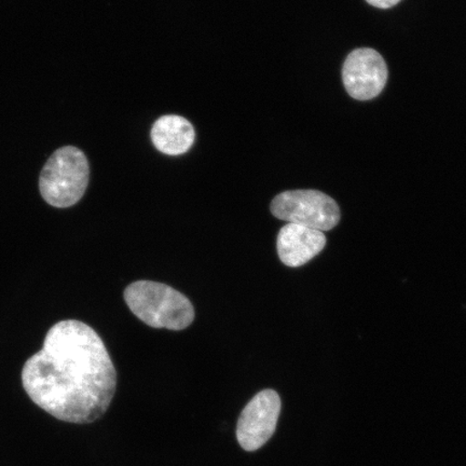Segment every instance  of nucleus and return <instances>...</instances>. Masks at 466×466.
Here are the masks:
<instances>
[{
    "label": "nucleus",
    "instance_id": "39448f33",
    "mask_svg": "<svg viewBox=\"0 0 466 466\" xmlns=\"http://www.w3.org/2000/svg\"><path fill=\"white\" fill-rule=\"evenodd\" d=\"M281 399L273 390L256 394L238 418L237 439L246 451L260 450L276 432Z\"/></svg>",
    "mask_w": 466,
    "mask_h": 466
},
{
    "label": "nucleus",
    "instance_id": "f03ea898",
    "mask_svg": "<svg viewBox=\"0 0 466 466\" xmlns=\"http://www.w3.org/2000/svg\"><path fill=\"white\" fill-rule=\"evenodd\" d=\"M134 316L154 329L183 330L194 322L195 308L178 290L153 281H137L125 290Z\"/></svg>",
    "mask_w": 466,
    "mask_h": 466
},
{
    "label": "nucleus",
    "instance_id": "1a4fd4ad",
    "mask_svg": "<svg viewBox=\"0 0 466 466\" xmlns=\"http://www.w3.org/2000/svg\"><path fill=\"white\" fill-rule=\"evenodd\" d=\"M366 2L379 9H389L398 5L400 0H366Z\"/></svg>",
    "mask_w": 466,
    "mask_h": 466
},
{
    "label": "nucleus",
    "instance_id": "f257e3e1",
    "mask_svg": "<svg viewBox=\"0 0 466 466\" xmlns=\"http://www.w3.org/2000/svg\"><path fill=\"white\" fill-rule=\"evenodd\" d=\"M22 383L29 399L57 420L86 424L108 410L116 372L96 331L66 319L52 326L43 349L26 360Z\"/></svg>",
    "mask_w": 466,
    "mask_h": 466
},
{
    "label": "nucleus",
    "instance_id": "20e7f679",
    "mask_svg": "<svg viewBox=\"0 0 466 466\" xmlns=\"http://www.w3.org/2000/svg\"><path fill=\"white\" fill-rule=\"evenodd\" d=\"M273 217L308 228L329 231L339 223L338 204L319 190H289L278 195L270 204Z\"/></svg>",
    "mask_w": 466,
    "mask_h": 466
},
{
    "label": "nucleus",
    "instance_id": "7ed1b4c3",
    "mask_svg": "<svg viewBox=\"0 0 466 466\" xmlns=\"http://www.w3.org/2000/svg\"><path fill=\"white\" fill-rule=\"evenodd\" d=\"M89 175V163L83 151L66 146L46 161L39 178L40 194L51 207L71 208L84 197Z\"/></svg>",
    "mask_w": 466,
    "mask_h": 466
},
{
    "label": "nucleus",
    "instance_id": "6e6552de",
    "mask_svg": "<svg viewBox=\"0 0 466 466\" xmlns=\"http://www.w3.org/2000/svg\"><path fill=\"white\" fill-rule=\"evenodd\" d=\"M151 141L155 147L167 156H179L191 148L196 132L190 121L177 115H166L151 127Z\"/></svg>",
    "mask_w": 466,
    "mask_h": 466
},
{
    "label": "nucleus",
    "instance_id": "0eeeda50",
    "mask_svg": "<svg viewBox=\"0 0 466 466\" xmlns=\"http://www.w3.org/2000/svg\"><path fill=\"white\" fill-rule=\"evenodd\" d=\"M326 246L324 232L308 227L288 224L279 230L277 249L285 266L299 268L318 256Z\"/></svg>",
    "mask_w": 466,
    "mask_h": 466
},
{
    "label": "nucleus",
    "instance_id": "423d86ee",
    "mask_svg": "<svg viewBox=\"0 0 466 466\" xmlns=\"http://www.w3.org/2000/svg\"><path fill=\"white\" fill-rule=\"evenodd\" d=\"M343 85L349 96L358 101L375 98L386 86L388 67L379 52L360 48L351 52L346 58L342 69Z\"/></svg>",
    "mask_w": 466,
    "mask_h": 466
}]
</instances>
